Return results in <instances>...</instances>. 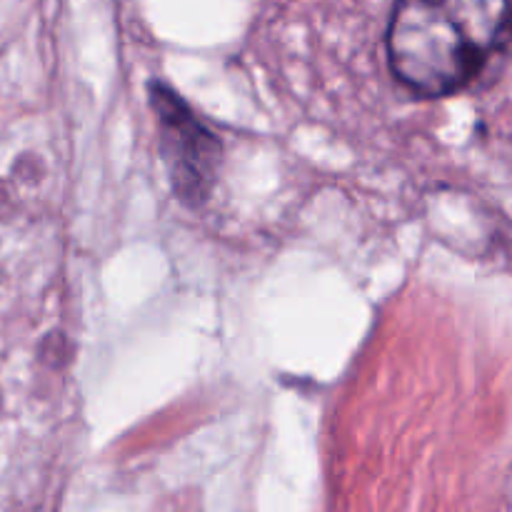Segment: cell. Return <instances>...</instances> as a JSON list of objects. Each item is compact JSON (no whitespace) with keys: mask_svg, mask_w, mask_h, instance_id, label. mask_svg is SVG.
I'll return each mask as SVG.
<instances>
[{"mask_svg":"<svg viewBox=\"0 0 512 512\" xmlns=\"http://www.w3.org/2000/svg\"><path fill=\"white\" fill-rule=\"evenodd\" d=\"M512 25V0H400L388 28L393 73L413 93L443 98L465 88Z\"/></svg>","mask_w":512,"mask_h":512,"instance_id":"cell-1","label":"cell"},{"mask_svg":"<svg viewBox=\"0 0 512 512\" xmlns=\"http://www.w3.org/2000/svg\"><path fill=\"white\" fill-rule=\"evenodd\" d=\"M150 105L160 133V153L175 195L200 205L210 195L218 173L220 143L175 90L150 83Z\"/></svg>","mask_w":512,"mask_h":512,"instance_id":"cell-2","label":"cell"}]
</instances>
